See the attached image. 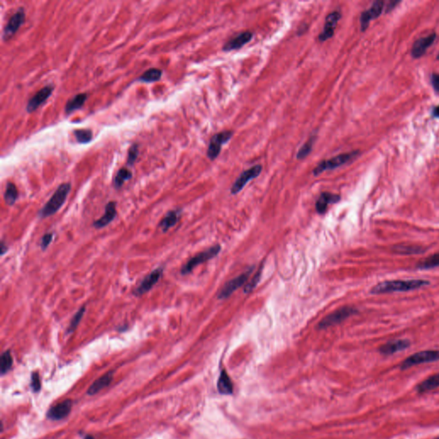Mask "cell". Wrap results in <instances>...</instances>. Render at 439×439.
Instances as JSON below:
<instances>
[{"label":"cell","mask_w":439,"mask_h":439,"mask_svg":"<svg viewBox=\"0 0 439 439\" xmlns=\"http://www.w3.org/2000/svg\"><path fill=\"white\" fill-rule=\"evenodd\" d=\"M429 281L419 279L413 280H389L382 281L371 289L372 294L395 293V292H407L412 290L419 289L429 285Z\"/></svg>","instance_id":"1"},{"label":"cell","mask_w":439,"mask_h":439,"mask_svg":"<svg viewBox=\"0 0 439 439\" xmlns=\"http://www.w3.org/2000/svg\"><path fill=\"white\" fill-rule=\"evenodd\" d=\"M70 189H71L70 183H64L59 185L50 199L48 200V202L39 212V216L41 218H47L57 213L67 199Z\"/></svg>","instance_id":"2"},{"label":"cell","mask_w":439,"mask_h":439,"mask_svg":"<svg viewBox=\"0 0 439 439\" xmlns=\"http://www.w3.org/2000/svg\"><path fill=\"white\" fill-rule=\"evenodd\" d=\"M358 155H359V151L343 153V154L335 156L333 158L324 160V161H321L320 163H318V165L314 168L312 173H313L314 176H318L325 171L336 169L337 167H342L346 163H348L351 160L355 158Z\"/></svg>","instance_id":"3"},{"label":"cell","mask_w":439,"mask_h":439,"mask_svg":"<svg viewBox=\"0 0 439 439\" xmlns=\"http://www.w3.org/2000/svg\"><path fill=\"white\" fill-rule=\"evenodd\" d=\"M220 251H221V246L216 245V246H212L210 248H208L204 252H200L196 256H194L193 258H190V260L188 261L187 263L182 267L181 270H180L181 275H185L190 274L199 264H203L205 262L216 257L217 255L219 254Z\"/></svg>","instance_id":"4"},{"label":"cell","mask_w":439,"mask_h":439,"mask_svg":"<svg viewBox=\"0 0 439 439\" xmlns=\"http://www.w3.org/2000/svg\"><path fill=\"white\" fill-rule=\"evenodd\" d=\"M439 360V350H426L411 355L401 363V369L405 370L420 364L430 363Z\"/></svg>","instance_id":"5"},{"label":"cell","mask_w":439,"mask_h":439,"mask_svg":"<svg viewBox=\"0 0 439 439\" xmlns=\"http://www.w3.org/2000/svg\"><path fill=\"white\" fill-rule=\"evenodd\" d=\"M233 135L234 132L232 131H225L216 133L215 135L213 136L209 141L208 150H207L208 158L211 161L215 160L219 156L223 144H227L231 139Z\"/></svg>","instance_id":"6"},{"label":"cell","mask_w":439,"mask_h":439,"mask_svg":"<svg viewBox=\"0 0 439 439\" xmlns=\"http://www.w3.org/2000/svg\"><path fill=\"white\" fill-rule=\"evenodd\" d=\"M358 310L354 307H343L336 310L333 313L330 314L321 321L318 324V328H327L333 325L338 324L343 322L344 320L349 318V316L357 313Z\"/></svg>","instance_id":"7"},{"label":"cell","mask_w":439,"mask_h":439,"mask_svg":"<svg viewBox=\"0 0 439 439\" xmlns=\"http://www.w3.org/2000/svg\"><path fill=\"white\" fill-rule=\"evenodd\" d=\"M163 273H164L163 267H159L155 270H153L152 272L150 273L143 279V281H141L138 287H136L133 291V294L137 297H139L144 295V293H148L161 280Z\"/></svg>","instance_id":"8"},{"label":"cell","mask_w":439,"mask_h":439,"mask_svg":"<svg viewBox=\"0 0 439 439\" xmlns=\"http://www.w3.org/2000/svg\"><path fill=\"white\" fill-rule=\"evenodd\" d=\"M26 18V14L23 7H20L14 15L8 21V24H6L3 30V40L5 41H9L12 38L16 33L18 32L21 26L24 24Z\"/></svg>","instance_id":"9"},{"label":"cell","mask_w":439,"mask_h":439,"mask_svg":"<svg viewBox=\"0 0 439 439\" xmlns=\"http://www.w3.org/2000/svg\"><path fill=\"white\" fill-rule=\"evenodd\" d=\"M262 170H263V167L261 165H256L254 167L244 171L243 173L240 174V177L235 180L234 185L232 186L231 193L233 195L239 193L250 180H252V179L260 175Z\"/></svg>","instance_id":"10"},{"label":"cell","mask_w":439,"mask_h":439,"mask_svg":"<svg viewBox=\"0 0 439 439\" xmlns=\"http://www.w3.org/2000/svg\"><path fill=\"white\" fill-rule=\"evenodd\" d=\"M252 270H253V268L250 269L249 270H247L246 272L244 273L242 275H239L236 278L233 279L231 281H229L228 283H226L225 286L223 287V289L221 290V292H220L218 299H227V298H229V296L233 294L235 290L239 289L240 287H242L247 281V280H248V277H249L250 274L252 273Z\"/></svg>","instance_id":"11"},{"label":"cell","mask_w":439,"mask_h":439,"mask_svg":"<svg viewBox=\"0 0 439 439\" xmlns=\"http://www.w3.org/2000/svg\"><path fill=\"white\" fill-rule=\"evenodd\" d=\"M53 90H54V86L53 84L47 85V86H45L44 88H41V90H39L28 101L26 111L30 114L36 111L39 106L42 105L52 95Z\"/></svg>","instance_id":"12"},{"label":"cell","mask_w":439,"mask_h":439,"mask_svg":"<svg viewBox=\"0 0 439 439\" xmlns=\"http://www.w3.org/2000/svg\"><path fill=\"white\" fill-rule=\"evenodd\" d=\"M341 18H342V15L337 11L331 12V13H330L327 16V18L325 19L323 30H322V32H321L319 36H318V40L321 42H324V41H328V39L333 37L336 29H337V24H338V22H339Z\"/></svg>","instance_id":"13"},{"label":"cell","mask_w":439,"mask_h":439,"mask_svg":"<svg viewBox=\"0 0 439 439\" xmlns=\"http://www.w3.org/2000/svg\"><path fill=\"white\" fill-rule=\"evenodd\" d=\"M383 9H384V2L383 1H376L369 10H367L361 14L360 25H361L362 31L366 30V29L369 26L371 21L378 18L381 15Z\"/></svg>","instance_id":"14"},{"label":"cell","mask_w":439,"mask_h":439,"mask_svg":"<svg viewBox=\"0 0 439 439\" xmlns=\"http://www.w3.org/2000/svg\"><path fill=\"white\" fill-rule=\"evenodd\" d=\"M252 37H253V34L250 31H244V32L240 33L224 45L223 48V51L230 52V51L240 49L245 45L249 43Z\"/></svg>","instance_id":"15"},{"label":"cell","mask_w":439,"mask_h":439,"mask_svg":"<svg viewBox=\"0 0 439 439\" xmlns=\"http://www.w3.org/2000/svg\"><path fill=\"white\" fill-rule=\"evenodd\" d=\"M436 40V34H430L428 36L422 37L415 41V43L413 44V48H412V56L415 59L420 58L424 55L425 52L427 51L428 48L433 44L434 41Z\"/></svg>","instance_id":"16"},{"label":"cell","mask_w":439,"mask_h":439,"mask_svg":"<svg viewBox=\"0 0 439 439\" xmlns=\"http://www.w3.org/2000/svg\"><path fill=\"white\" fill-rule=\"evenodd\" d=\"M411 343L408 340H395L381 346L379 352L384 355H394L397 352L403 351L405 349H408Z\"/></svg>","instance_id":"17"},{"label":"cell","mask_w":439,"mask_h":439,"mask_svg":"<svg viewBox=\"0 0 439 439\" xmlns=\"http://www.w3.org/2000/svg\"><path fill=\"white\" fill-rule=\"evenodd\" d=\"M116 215H117L116 202H109L107 204L105 205L104 214L100 217V219L94 221L93 226L96 229H103V228L109 225L115 219Z\"/></svg>","instance_id":"18"},{"label":"cell","mask_w":439,"mask_h":439,"mask_svg":"<svg viewBox=\"0 0 439 439\" xmlns=\"http://www.w3.org/2000/svg\"><path fill=\"white\" fill-rule=\"evenodd\" d=\"M71 407H72V401L65 400L61 403L52 407L48 411L47 416L49 419H55V420L64 419L70 413Z\"/></svg>","instance_id":"19"},{"label":"cell","mask_w":439,"mask_h":439,"mask_svg":"<svg viewBox=\"0 0 439 439\" xmlns=\"http://www.w3.org/2000/svg\"><path fill=\"white\" fill-rule=\"evenodd\" d=\"M341 200V196L337 194L330 193V192H323L320 195L318 199L316 202V209L317 213L322 214L327 211L328 205L332 203H337Z\"/></svg>","instance_id":"20"},{"label":"cell","mask_w":439,"mask_h":439,"mask_svg":"<svg viewBox=\"0 0 439 439\" xmlns=\"http://www.w3.org/2000/svg\"><path fill=\"white\" fill-rule=\"evenodd\" d=\"M87 100H88V94L86 93L76 94L72 99L68 100L67 103H66L65 107V114L70 115L73 112L82 108Z\"/></svg>","instance_id":"21"},{"label":"cell","mask_w":439,"mask_h":439,"mask_svg":"<svg viewBox=\"0 0 439 439\" xmlns=\"http://www.w3.org/2000/svg\"><path fill=\"white\" fill-rule=\"evenodd\" d=\"M180 217V210H171L161 220L159 224V228L163 232H167L168 229L173 228L179 222Z\"/></svg>","instance_id":"22"},{"label":"cell","mask_w":439,"mask_h":439,"mask_svg":"<svg viewBox=\"0 0 439 439\" xmlns=\"http://www.w3.org/2000/svg\"><path fill=\"white\" fill-rule=\"evenodd\" d=\"M113 375H114V372H110L104 375L102 377H100L96 381H94L93 384L89 387L88 394H89V395H94V394L99 392L100 390L104 389L105 387L108 386L109 384H111L113 378H114Z\"/></svg>","instance_id":"23"},{"label":"cell","mask_w":439,"mask_h":439,"mask_svg":"<svg viewBox=\"0 0 439 439\" xmlns=\"http://www.w3.org/2000/svg\"><path fill=\"white\" fill-rule=\"evenodd\" d=\"M439 388V373L430 376L416 387L419 393H425Z\"/></svg>","instance_id":"24"},{"label":"cell","mask_w":439,"mask_h":439,"mask_svg":"<svg viewBox=\"0 0 439 439\" xmlns=\"http://www.w3.org/2000/svg\"><path fill=\"white\" fill-rule=\"evenodd\" d=\"M217 388L219 392L223 395H230L233 392V384L225 370H223L221 373Z\"/></svg>","instance_id":"25"},{"label":"cell","mask_w":439,"mask_h":439,"mask_svg":"<svg viewBox=\"0 0 439 439\" xmlns=\"http://www.w3.org/2000/svg\"><path fill=\"white\" fill-rule=\"evenodd\" d=\"M162 70L157 68H150L138 77V81L142 82H155L161 79Z\"/></svg>","instance_id":"26"},{"label":"cell","mask_w":439,"mask_h":439,"mask_svg":"<svg viewBox=\"0 0 439 439\" xmlns=\"http://www.w3.org/2000/svg\"><path fill=\"white\" fill-rule=\"evenodd\" d=\"M4 198L6 201V204L9 206L15 204L18 198V188L16 186L15 184H13L12 182H9L6 185V191L4 194Z\"/></svg>","instance_id":"27"},{"label":"cell","mask_w":439,"mask_h":439,"mask_svg":"<svg viewBox=\"0 0 439 439\" xmlns=\"http://www.w3.org/2000/svg\"><path fill=\"white\" fill-rule=\"evenodd\" d=\"M132 173L129 169H127L126 167H122L118 171L117 175L115 177V181H114V185L115 189H120L123 186L125 182L132 179Z\"/></svg>","instance_id":"28"},{"label":"cell","mask_w":439,"mask_h":439,"mask_svg":"<svg viewBox=\"0 0 439 439\" xmlns=\"http://www.w3.org/2000/svg\"><path fill=\"white\" fill-rule=\"evenodd\" d=\"M417 267L420 270H429L439 267V253L430 256L421 262H419Z\"/></svg>","instance_id":"29"},{"label":"cell","mask_w":439,"mask_h":439,"mask_svg":"<svg viewBox=\"0 0 439 439\" xmlns=\"http://www.w3.org/2000/svg\"><path fill=\"white\" fill-rule=\"evenodd\" d=\"M85 310H86V306L83 305V306L80 308L79 310L76 311V313L74 315L72 319L70 320V324L68 326L67 334H72L74 331H76L77 326H78L80 322L82 321V317L84 316Z\"/></svg>","instance_id":"30"},{"label":"cell","mask_w":439,"mask_h":439,"mask_svg":"<svg viewBox=\"0 0 439 439\" xmlns=\"http://www.w3.org/2000/svg\"><path fill=\"white\" fill-rule=\"evenodd\" d=\"M316 136H311L307 142L299 149V152L297 154V159L298 160H303V159L307 157L308 155H310L312 150L315 142H316Z\"/></svg>","instance_id":"31"},{"label":"cell","mask_w":439,"mask_h":439,"mask_svg":"<svg viewBox=\"0 0 439 439\" xmlns=\"http://www.w3.org/2000/svg\"><path fill=\"white\" fill-rule=\"evenodd\" d=\"M74 135L79 144H88L93 139V132L91 130L78 129L74 131Z\"/></svg>","instance_id":"32"},{"label":"cell","mask_w":439,"mask_h":439,"mask_svg":"<svg viewBox=\"0 0 439 439\" xmlns=\"http://www.w3.org/2000/svg\"><path fill=\"white\" fill-rule=\"evenodd\" d=\"M0 360H1V365H0L1 373H2V375H4L12 368V364H13V360H12L11 352L9 350L4 352L2 355H1Z\"/></svg>","instance_id":"33"},{"label":"cell","mask_w":439,"mask_h":439,"mask_svg":"<svg viewBox=\"0 0 439 439\" xmlns=\"http://www.w3.org/2000/svg\"><path fill=\"white\" fill-rule=\"evenodd\" d=\"M262 269H263V265L260 267L259 270H258V272L256 273V275L253 276V278L252 279L251 282H249L248 285H246V287H245V293H252V290L254 289L255 287H257V285L258 284V282L260 281L261 275H262Z\"/></svg>","instance_id":"34"},{"label":"cell","mask_w":439,"mask_h":439,"mask_svg":"<svg viewBox=\"0 0 439 439\" xmlns=\"http://www.w3.org/2000/svg\"><path fill=\"white\" fill-rule=\"evenodd\" d=\"M138 154H139V147L138 144H133L129 149L128 152V156H127V165L128 166H133L137 161Z\"/></svg>","instance_id":"35"},{"label":"cell","mask_w":439,"mask_h":439,"mask_svg":"<svg viewBox=\"0 0 439 439\" xmlns=\"http://www.w3.org/2000/svg\"><path fill=\"white\" fill-rule=\"evenodd\" d=\"M395 252H399V253H402V254H414V253H419V247H416V248H413L412 246H410V247H407V246H396V250H395Z\"/></svg>","instance_id":"36"},{"label":"cell","mask_w":439,"mask_h":439,"mask_svg":"<svg viewBox=\"0 0 439 439\" xmlns=\"http://www.w3.org/2000/svg\"><path fill=\"white\" fill-rule=\"evenodd\" d=\"M53 233H47L46 235H43L41 240V249L45 251L47 247L49 246L51 242L53 241Z\"/></svg>","instance_id":"37"},{"label":"cell","mask_w":439,"mask_h":439,"mask_svg":"<svg viewBox=\"0 0 439 439\" xmlns=\"http://www.w3.org/2000/svg\"><path fill=\"white\" fill-rule=\"evenodd\" d=\"M31 386H32L33 390L37 392L41 389V380L40 377L37 372H34L32 374V382H31Z\"/></svg>","instance_id":"38"},{"label":"cell","mask_w":439,"mask_h":439,"mask_svg":"<svg viewBox=\"0 0 439 439\" xmlns=\"http://www.w3.org/2000/svg\"><path fill=\"white\" fill-rule=\"evenodd\" d=\"M431 83L433 85V88L435 90L439 91V75L438 74H434L431 77Z\"/></svg>","instance_id":"39"},{"label":"cell","mask_w":439,"mask_h":439,"mask_svg":"<svg viewBox=\"0 0 439 439\" xmlns=\"http://www.w3.org/2000/svg\"><path fill=\"white\" fill-rule=\"evenodd\" d=\"M7 250H8V247L6 246V243H5L4 241H2V242H1V249H0V251H1V255L3 256V255L7 252Z\"/></svg>","instance_id":"40"},{"label":"cell","mask_w":439,"mask_h":439,"mask_svg":"<svg viewBox=\"0 0 439 439\" xmlns=\"http://www.w3.org/2000/svg\"><path fill=\"white\" fill-rule=\"evenodd\" d=\"M433 115L434 117L439 118V105L436 106L435 108L433 109Z\"/></svg>","instance_id":"41"},{"label":"cell","mask_w":439,"mask_h":439,"mask_svg":"<svg viewBox=\"0 0 439 439\" xmlns=\"http://www.w3.org/2000/svg\"><path fill=\"white\" fill-rule=\"evenodd\" d=\"M83 439H94V437H93L91 435H87V436H84Z\"/></svg>","instance_id":"42"},{"label":"cell","mask_w":439,"mask_h":439,"mask_svg":"<svg viewBox=\"0 0 439 439\" xmlns=\"http://www.w3.org/2000/svg\"><path fill=\"white\" fill-rule=\"evenodd\" d=\"M437 59H439V54H438V56H437Z\"/></svg>","instance_id":"43"},{"label":"cell","mask_w":439,"mask_h":439,"mask_svg":"<svg viewBox=\"0 0 439 439\" xmlns=\"http://www.w3.org/2000/svg\"><path fill=\"white\" fill-rule=\"evenodd\" d=\"M436 439H439V437H437V438H436Z\"/></svg>","instance_id":"44"}]
</instances>
